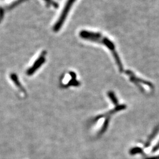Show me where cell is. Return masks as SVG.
I'll use <instances>...</instances> for the list:
<instances>
[{"mask_svg":"<svg viewBox=\"0 0 159 159\" xmlns=\"http://www.w3.org/2000/svg\"><path fill=\"white\" fill-rule=\"evenodd\" d=\"M80 37L86 40L101 43L106 47H107L112 53L115 61L119 67V71L120 72H123V65L118 53L116 51L115 46L114 43L109 38L103 36L101 33L88 31L86 30H82L80 32Z\"/></svg>","mask_w":159,"mask_h":159,"instance_id":"6da1fadb","label":"cell"},{"mask_svg":"<svg viewBox=\"0 0 159 159\" xmlns=\"http://www.w3.org/2000/svg\"><path fill=\"white\" fill-rule=\"evenodd\" d=\"M76 0H68L67 3L65 5V7L62 10V12L61 14V15L60 18H59L58 21L56 23V24L54 27V31H58L63 24V23L65 21V18H67V16L70 11L72 5H73L74 2Z\"/></svg>","mask_w":159,"mask_h":159,"instance_id":"7a4b0ae2","label":"cell"},{"mask_svg":"<svg viewBox=\"0 0 159 159\" xmlns=\"http://www.w3.org/2000/svg\"><path fill=\"white\" fill-rule=\"evenodd\" d=\"M126 74H127L129 77H130V80L133 82L134 83H135V84L138 85V87H141L140 85V83H142V84H146V85H147L149 87H151L152 88L153 87V86L152 84L150 83H148V82H146V81H144L140 78H138L137 77H136L135 76V74H133V73L131 71H129V70H127L126 72Z\"/></svg>","mask_w":159,"mask_h":159,"instance_id":"3957f363","label":"cell"},{"mask_svg":"<svg viewBox=\"0 0 159 159\" xmlns=\"http://www.w3.org/2000/svg\"><path fill=\"white\" fill-rule=\"evenodd\" d=\"M44 61H45L44 56H41L40 57V59H39L38 60H37V61L36 62V63L34 64V66H33L32 68L28 71V73L30 74L33 73L34 72L35 70H36L37 68H39V67H40V65H41L43 64V62H44Z\"/></svg>","mask_w":159,"mask_h":159,"instance_id":"277c9868","label":"cell"}]
</instances>
